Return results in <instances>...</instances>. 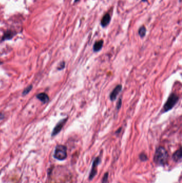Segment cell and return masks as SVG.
I'll return each instance as SVG.
<instances>
[{
    "label": "cell",
    "instance_id": "cell-18",
    "mask_svg": "<svg viewBox=\"0 0 182 183\" xmlns=\"http://www.w3.org/2000/svg\"><path fill=\"white\" fill-rule=\"evenodd\" d=\"M80 0H74V3H76L79 2Z\"/></svg>",
    "mask_w": 182,
    "mask_h": 183
},
{
    "label": "cell",
    "instance_id": "cell-8",
    "mask_svg": "<svg viewBox=\"0 0 182 183\" xmlns=\"http://www.w3.org/2000/svg\"><path fill=\"white\" fill-rule=\"evenodd\" d=\"M111 21V16L109 13H106L101 20V25L103 27H105L109 25Z\"/></svg>",
    "mask_w": 182,
    "mask_h": 183
},
{
    "label": "cell",
    "instance_id": "cell-10",
    "mask_svg": "<svg viewBox=\"0 0 182 183\" xmlns=\"http://www.w3.org/2000/svg\"><path fill=\"white\" fill-rule=\"evenodd\" d=\"M172 158L175 162H178L182 159V152H181V148L180 149H178L172 156Z\"/></svg>",
    "mask_w": 182,
    "mask_h": 183
},
{
    "label": "cell",
    "instance_id": "cell-2",
    "mask_svg": "<svg viewBox=\"0 0 182 183\" xmlns=\"http://www.w3.org/2000/svg\"><path fill=\"white\" fill-rule=\"evenodd\" d=\"M179 100V97L177 94L172 93L169 95L166 102L164 103L162 109V113H167L169 110H172L174 107L175 105L177 104Z\"/></svg>",
    "mask_w": 182,
    "mask_h": 183
},
{
    "label": "cell",
    "instance_id": "cell-1",
    "mask_svg": "<svg viewBox=\"0 0 182 183\" xmlns=\"http://www.w3.org/2000/svg\"><path fill=\"white\" fill-rule=\"evenodd\" d=\"M169 157L168 152L163 147H159L156 149L154 156V162L158 165L164 166L167 164Z\"/></svg>",
    "mask_w": 182,
    "mask_h": 183
},
{
    "label": "cell",
    "instance_id": "cell-6",
    "mask_svg": "<svg viewBox=\"0 0 182 183\" xmlns=\"http://www.w3.org/2000/svg\"><path fill=\"white\" fill-rule=\"evenodd\" d=\"M122 86L121 85H118L115 87L109 95V98L111 101H115L117 98V95L122 91Z\"/></svg>",
    "mask_w": 182,
    "mask_h": 183
},
{
    "label": "cell",
    "instance_id": "cell-3",
    "mask_svg": "<svg viewBox=\"0 0 182 183\" xmlns=\"http://www.w3.org/2000/svg\"><path fill=\"white\" fill-rule=\"evenodd\" d=\"M67 156L68 154L66 147L62 145H57L55 149L54 157L57 160L63 161L66 159Z\"/></svg>",
    "mask_w": 182,
    "mask_h": 183
},
{
    "label": "cell",
    "instance_id": "cell-16",
    "mask_svg": "<svg viewBox=\"0 0 182 183\" xmlns=\"http://www.w3.org/2000/svg\"><path fill=\"white\" fill-rule=\"evenodd\" d=\"M108 177H109V173H105L101 183H106L107 179H108Z\"/></svg>",
    "mask_w": 182,
    "mask_h": 183
},
{
    "label": "cell",
    "instance_id": "cell-15",
    "mask_svg": "<svg viewBox=\"0 0 182 183\" xmlns=\"http://www.w3.org/2000/svg\"><path fill=\"white\" fill-rule=\"evenodd\" d=\"M121 106H122V100L121 98L119 99V100H118L117 103V106H116V108L117 110H119L120 109V108L121 107Z\"/></svg>",
    "mask_w": 182,
    "mask_h": 183
},
{
    "label": "cell",
    "instance_id": "cell-9",
    "mask_svg": "<svg viewBox=\"0 0 182 183\" xmlns=\"http://www.w3.org/2000/svg\"><path fill=\"white\" fill-rule=\"evenodd\" d=\"M104 44V41L103 40H100L95 43L93 47L94 52H98L102 49Z\"/></svg>",
    "mask_w": 182,
    "mask_h": 183
},
{
    "label": "cell",
    "instance_id": "cell-14",
    "mask_svg": "<svg viewBox=\"0 0 182 183\" xmlns=\"http://www.w3.org/2000/svg\"><path fill=\"white\" fill-rule=\"evenodd\" d=\"M139 159H141L142 161H146L148 160V157L146 156V155L144 154V153H142L139 155Z\"/></svg>",
    "mask_w": 182,
    "mask_h": 183
},
{
    "label": "cell",
    "instance_id": "cell-20",
    "mask_svg": "<svg viewBox=\"0 0 182 183\" xmlns=\"http://www.w3.org/2000/svg\"><path fill=\"white\" fill-rule=\"evenodd\" d=\"M1 64H2V62H1V61H0V65H1Z\"/></svg>",
    "mask_w": 182,
    "mask_h": 183
},
{
    "label": "cell",
    "instance_id": "cell-19",
    "mask_svg": "<svg viewBox=\"0 0 182 183\" xmlns=\"http://www.w3.org/2000/svg\"><path fill=\"white\" fill-rule=\"evenodd\" d=\"M142 2H146V1H147V0H142Z\"/></svg>",
    "mask_w": 182,
    "mask_h": 183
},
{
    "label": "cell",
    "instance_id": "cell-13",
    "mask_svg": "<svg viewBox=\"0 0 182 183\" xmlns=\"http://www.w3.org/2000/svg\"><path fill=\"white\" fill-rule=\"evenodd\" d=\"M32 87H33L32 86V85H30V86H29L27 87H26V89H25V90L23 91V95L28 94L29 92L31 91L32 89Z\"/></svg>",
    "mask_w": 182,
    "mask_h": 183
},
{
    "label": "cell",
    "instance_id": "cell-21",
    "mask_svg": "<svg viewBox=\"0 0 182 183\" xmlns=\"http://www.w3.org/2000/svg\"><path fill=\"white\" fill-rule=\"evenodd\" d=\"M0 174H1V172H0Z\"/></svg>",
    "mask_w": 182,
    "mask_h": 183
},
{
    "label": "cell",
    "instance_id": "cell-17",
    "mask_svg": "<svg viewBox=\"0 0 182 183\" xmlns=\"http://www.w3.org/2000/svg\"><path fill=\"white\" fill-rule=\"evenodd\" d=\"M65 63L64 62V61H62V62H61L60 63V64H59V66H58V69L59 70H62L63 69L65 68Z\"/></svg>",
    "mask_w": 182,
    "mask_h": 183
},
{
    "label": "cell",
    "instance_id": "cell-11",
    "mask_svg": "<svg viewBox=\"0 0 182 183\" xmlns=\"http://www.w3.org/2000/svg\"><path fill=\"white\" fill-rule=\"evenodd\" d=\"M37 97L38 99L40 100L41 101L44 103H47L49 101V100L48 95L44 93H41L37 94Z\"/></svg>",
    "mask_w": 182,
    "mask_h": 183
},
{
    "label": "cell",
    "instance_id": "cell-4",
    "mask_svg": "<svg viewBox=\"0 0 182 183\" xmlns=\"http://www.w3.org/2000/svg\"><path fill=\"white\" fill-rule=\"evenodd\" d=\"M101 162V160L99 159V157H97L94 160L93 163H92V165L91 168V170H90V173L89 174V179L90 181H91L92 179H94V177H95V176L96 175L97 171V168L98 165H99Z\"/></svg>",
    "mask_w": 182,
    "mask_h": 183
},
{
    "label": "cell",
    "instance_id": "cell-5",
    "mask_svg": "<svg viewBox=\"0 0 182 183\" xmlns=\"http://www.w3.org/2000/svg\"><path fill=\"white\" fill-rule=\"evenodd\" d=\"M68 120V117L65 118L64 119H62V120H60L57 123V124L56 125L55 128H54V130L52 131V134H51V136L52 137L55 136L56 135H57L60 132L63 126L65 125V123H66Z\"/></svg>",
    "mask_w": 182,
    "mask_h": 183
},
{
    "label": "cell",
    "instance_id": "cell-7",
    "mask_svg": "<svg viewBox=\"0 0 182 183\" xmlns=\"http://www.w3.org/2000/svg\"><path fill=\"white\" fill-rule=\"evenodd\" d=\"M16 34V32H15L11 31V30H8L4 33V34L3 35L2 38V41H5V40H7L11 39Z\"/></svg>",
    "mask_w": 182,
    "mask_h": 183
},
{
    "label": "cell",
    "instance_id": "cell-12",
    "mask_svg": "<svg viewBox=\"0 0 182 183\" xmlns=\"http://www.w3.org/2000/svg\"><path fill=\"white\" fill-rule=\"evenodd\" d=\"M146 33V29L145 26H142L138 30V34L139 35L141 38H144L145 36Z\"/></svg>",
    "mask_w": 182,
    "mask_h": 183
}]
</instances>
